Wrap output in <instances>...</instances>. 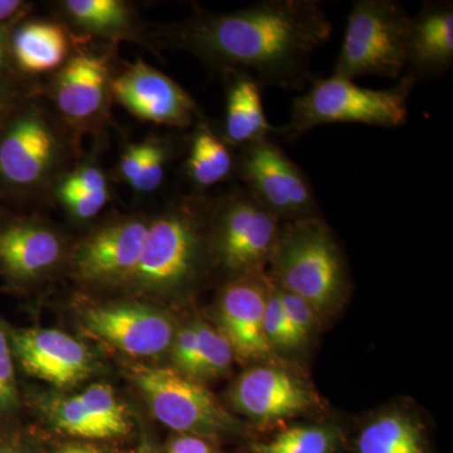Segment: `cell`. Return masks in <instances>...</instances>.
<instances>
[{
	"instance_id": "1",
	"label": "cell",
	"mask_w": 453,
	"mask_h": 453,
	"mask_svg": "<svg viewBox=\"0 0 453 453\" xmlns=\"http://www.w3.org/2000/svg\"><path fill=\"white\" fill-rule=\"evenodd\" d=\"M333 25L318 0H264L234 13L203 17L179 43L259 85L301 88L310 61L330 41Z\"/></svg>"
},
{
	"instance_id": "2",
	"label": "cell",
	"mask_w": 453,
	"mask_h": 453,
	"mask_svg": "<svg viewBox=\"0 0 453 453\" xmlns=\"http://www.w3.org/2000/svg\"><path fill=\"white\" fill-rule=\"evenodd\" d=\"M268 264L277 285L308 301L319 316L344 300L347 267L321 217L282 223Z\"/></svg>"
},
{
	"instance_id": "3",
	"label": "cell",
	"mask_w": 453,
	"mask_h": 453,
	"mask_svg": "<svg viewBox=\"0 0 453 453\" xmlns=\"http://www.w3.org/2000/svg\"><path fill=\"white\" fill-rule=\"evenodd\" d=\"M417 80L405 74L395 88L369 89L333 76L315 80L306 94L295 98L288 125L279 130L295 140L325 124H365L401 127L408 118V101Z\"/></svg>"
},
{
	"instance_id": "4",
	"label": "cell",
	"mask_w": 453,
	"mask_h": 453,
	"mask_svg": "<svg viewBox=\"0 0 453 453\" xmlns=\"http://www.w3.org/2000/svg\"><path fill=\"white\" fill-rule=\"evenodd\" d=\"M411 17L392 0H357L334 76L354 81L359 77L398 79L407 67Z\"/></svg>"
},
{
	"instance_id": "5",
	"label": "cell",
	"mask_w": 453,
	"mask_h": 453,
	"mask_svg": "<svg viewBox=\"0 0 453 453\" xmlns=\"http://www.w3.org/2000/svg\"><path fill=\"white\" fill-rule=\"evenodd\" d=\"M131 372L151 413L166 427L202 438L237 429L234 417L210 390L175 369L136 365Z\"/></svg>"
},
{
	"instance_id": "6",
	"label": "cell",
	"mask_w": 453,
	"mask_h": 453,
	"mask_svg": "<svg viewBox=\"0 0 453 453\" xmlns=\"http://www.w3.org/2000/svg\"><path fill=\"white\" fill-rule=\"evenodd\" d=\"M204 247L199 217L178 208L149 225L138 265L129 281L142 290L166 291L192 281Z\"/></svg>"
},
{
	"instance_id": "7",
	"label": "cell",
	"mask_w": 453,
	"mask_h": 453,
	"mask_svg": "<svg viewBox=\"0 0 453 453\" xmlns=\"http://www.w3.org/2000/svg\"><path fill=\"white\" fill-rule=\"evenodd\" d=\"M238 170L247 192L280 222L320 217L309 178L270 138L243 146Z\"/></svg>"
},
{
	"instance_id": "8",
	"label": "cell",
	"mask_w": 453,
	"mask_h": 453,
	"mask_svg": "<svg viewBox=\"0 0 453 453\" xmlns=\"http://www.w3.org/2000/svg\"><path fill=\"white\" fill-rule=\"evenodd\" d=\"M281 225L246 189L232 193L216 214L211 234L220 266L235 277L265 273Z\"/></svg>"
},
{
	"instance_id": "9",
	"label": "cell",
	"mask_w": 453,
	"mask_h": 453,
	"mask_svg": "<svg viewBox=\"0 0 453 453\" xmlns=\"http://www.w3.org/2000/svg\"><path fill=\"white\" fill-rule=\"evenodd\" d=\"M9 342L13 359L27 374L53 386H77L94 372L88 348L59 330H9Z\"/></svg>"
},
{
	"instance_id": "10",
	"label": "cell",
	"mask_w": 453,
	"mask_h": 453,
	"mask_svg": "<svg viewBox=\"0 0 453 453\" xmlns=\"http://www.w3.org/2000/svg\"><path fill=\"white\" fill-rule=\"evenodd\" d=\"M92 336L131 357H155L172 347L175 327L160 310L140 303L96 306L83 315Z\"/></svg>"
},
{
	"instance_id": "11",
	"label": "cell",
	"mask_w": 453,
	"mask_h": 453,
	"mask_svg": "<svg viewBox=\"0 0 453 453\" xmlns=\"http://www.w3.org/2000/svg\"><path fill=\"white\" fill-rule=\"evenodd\" d=\"M266 299V273L234 277L220 294L219 330L238 362H259L273 353L264 333Z\"/></svg>"
},
{
	"instance_id": "12",
	"label": "cell",
	"mask_w": 453,
	"mask_h": 453,
	"mask_svg": "<svg viewBox=\"0 0 453 453\" xmlns=\"http://www.w3.org/2000/svg\"><path fill=\"white\" fill-rule=\"evenodd\" d=\"M55 138L35 111H14L0 129V189L20 192L46 174Z\"/></svg>"
},
{
	"instance_id": "13",
	"label": "cell",
	"mask_w": 453,
	"mask_h": 453,
	"mask_svg": "<svg viewBox=\"0 0 453 453\" xmlns=\"http://www.w3.org/2000/svg\"><path fill=\"white\" fill-rule=\"evenodd\" d=\"M235 411L257 419L279 421L314 407L311 390L291 372L271 365H256L241 374L229 392Z\"/></svg>"
},
{
	"instance_id": "14",
	"label": "cell",
	"mask_w": 453,
	"mask_h": 453,
	"mask_svg": "<svg viewBox=\"0 0 453 453\" xmlns=\"http://www.w3.org/2000/svg\"><path fill=\"white\" fill-rule=\"evenodd\" d=\"M112 88L122 105L144 120L184 127L195 118L196 105L189 95L144 64L133 65L119 76Z\"/></svg>"
},
{
	"instance_id": "15",
	"label": "cell",
	"mask_w": 453,
	"mask_h": 453,
	"mask_svg": "<svg viewBox=\"0 0 453 453\" xmlns=\"http://www.w3.org/2000/svg\"><path fill=\"white\" fill-rule=\"evenodd\" d=\"M49 418L56 428L74 437L105 440L129 434L127 408L107 384H92L79 395L50 402Z\"/></svg>"
},
{
	"instance_id": "16",
	"label": "cell",
	"mask_w": 453,
	"mask_h": 453,
	"mask_svg": "<svg viewBox=\"0 0 453 453\" xmlns=\"http://www.w3.org/2000/svg\"><path fill=\"white\" fill-rule=\"evenodd\" d=\"M148 228L142 220H127L92 234L77 252L80 275L100 282L129 279L138 265Z\"/></svg>"
},
{
	"instance_id": "17",
	"label": "cell",
	"mask_w": 453,
	"mask_h": 453,
	"mask_svg": "<svg viewBox=\"0 0 453 453\" xmlns=\"http://www.w3.org/2000/svg\"><path fill=\"white\" fill-rule=\"evenodd\" d=\"M62 244L50 229L22 219L0 220V273L26 282L50 270L61 257Z\"/></svg>"
},
{
	"instance_id": "18",
	"label": "cell",
	"mask_w": 453,
	"mask_h": 453,
	"mask_svg": "<svg viewBox=\"0 0 453 453\" xmlns=\"http://www.w3.org/2000/svg\"><path fill=\"white\" fill-rule=\"evenodd\" d=\"M453 65V7L451 2H428L411 17L407 44L410 76H437Z\"/></svg>"
},
{
	"instance_id": "19",
	"label": "cell",
	"mask_w": 453,
	"mask_h": 453,
	"mask_svg": "<svg viewBox=\"0 0 453 453\" xmlns=\"http://www.w3.org/2000/svg\"><path fill=\"white\" fill-rule=\"evenodd\" d=\"M107 88V71L100 58L80 55L71 59L59 73L56 100L59 109L73 120L91 118L103 106Z\"/></svg>"
},
{
	"instance_id": "20",
	"label": "cell",
	"mask_w": 453,
	"mask_h": 453,
	"mask_svg": "<svg viewBox=\"0 0 453 453\" xmlns=\"http://www.w3.org/2000/svg\"><path fill=\"white\" fill-rule=\"evenodd\" d=\"M273 131L262 104L261 85L247 74L234 73L226 92V142L246 146L270 138Z\"/></svg>"
},
{
	"instance_id": "21",
	"label": "cell",
	"mask_w": 453,
	"mask_h": 453,
	"mask_svg": "<svg viewBox=\"0 0 453 453\" xmlns=\"http://www.w3.org/2000/svg\"><path fill=\"white\" fill-rule=\"evenodd\" d=\"M67 40L61 27L32 22L11 33L9 53L26 73H44L62 64L67 55Z\"/></svg>"
},
{
	"instance_id": "22",
	"label": "cell",
	"mask_w": 453,
	"mask_h": 453,
	"mask_svg": "<svg viewBox=\"0 0 453 453\" xmlns=\"http://www.w3.org/2000/svg\"><path fill=\"white\" fill-rule=\"evenodd\" d=\"M359 453H425L421 429L404 414H381L357 440Z\"/></svg>"
},
{
	"instance_id": "23",
	"label": "cell",
	"mask_w": 453,
	"mask_h": 453,
	"mask_svg": "<svg viewBox=\"0 0 453 453\" xmlns=\"http://www.w3.org/2000/svg\"><path fill=\"white\" fill-rule=\"evenodd\" d=\"M234 168V157L225 140L207 127H199L188 157V173L196 186H216L228 178Z\"/></svg>"
},
{
	"instance_id": "24",
	"label": "cell",
	"mask_w": 453,
	"mask_h": 453,
	"mask_svg": "<svg viewBox=\"0 0 453 453\" xmlns=\"http://www.w3.org/2000/svg\"><path fill=\"white\" fill-rule=\"evenodd\" d=\"M198 347L190 380H214L231 372L234 356L231 344L219 327L196 323Z\"/></svg>"
},
{
	"instance_id": "25",
	"label": "cell",
	"mask_w": 453,
	"mask_h": 453,
	"mask_svg": "<svg viewBox=\"0 0 453 453\" xmlns=\"http://www.w3.org/2000/svg\"><path fill=\"white\" fill-rule=\"evenodd\" d=\"M336 436L333 429L299 426L277 434L267 442L256 443L255 453H332Z\"/></svg>"
},
{
	"instance_id": "26",
	"label": "cell",
	"mask_w": 453,
	"mask_h": 453,
	"mask_svg": "<svg viewBox=\"0 0 453 453\" xmlns=\"http://www.w3.org/2000/svg\"><path fill=\"white\" fill-rule=\"evenodd\" d=\"M65 9L86 28L97 32H118L127 25L129 12L118 0H68Z\"/></svg>"
},
{
	"instance_id": "27",
	"label": "cell",
	"mask_w": 453,
	"mask_h": 453,
	"mask_svg": "<svg viewBox=\"0 0 453 453\" xmlns=\"http://www.w3.org/2000/svg\"><path fill=\"white\" fill-rule=\"evenodd\" d=\"M266 285L267 299L264 318L265 338L273 350H295L301 347L300 342L295 335L285 311H283L279 286L268 273H266Z\"/></svg>"
},
{
	"instance_id": "28",
	"label": "cell",
	"mask_w": 453,
	"mask_h": 453,
	"mask_svg": "<svg viewBox=\"0 0 453 453\" xmlns=\"http://www.w3.org/2000/svg\"><path fill=\"white\" fill-rule=\"evenodd\" d=\"M19 404L13 354L9 330L0 320V416L13 413Z\"/></svg>"
},
{
	"instance_id": "29",
	"label": "cell",
	"mask_w": 453,
	"mask_h": 453,
	"mask_svg": "<svg viewBox=\"0 0 453 453\" xmlns=\"http://www.w3.org/2000/svg\"><path fill=\"white\" fill-rule=\"evenodd\" d=\"M279 292L286 318H288V323H290L300 344L303 345L311 338L316 327H318V312L303 297L297 296V295L292 294V292L285 290L280 286Z\"/></svg>"
},
{
	"instance_id": "30",
	"label": "cell",
	"mask_w": 453,
	"mask_h": 453,
	"mask_svg": "<svg viewBox=\"0 0 453 453\" xmlns=\"http://www.w3.org/2000/svg\"><path fill=\"white\" fill-rule=\"evenodd\" d=\"M166 150L164 146L150 142L146 144L144 163L134 188L140 192H153L162 184L164 179V165H165Z\"/></svg>"
},
{
	"instance_id": "31",
	"label": "cell",
	"mask_w": 453,
	"mask_h": 453,
	"mask_svg": "<svg viewBox=\"0 0 453 453\" xmlns=\"http://www.w3.org/2000/svg\"><path fill=\"white\" fill-rule=\"evenodd\" d=\"M107 199H109V193H107V190H103V192L89 193V195L83 196L81 198L71 202L70 204H67V207L79 219H88L96 216L98 211L105 207Z\"/></svg>"
},
{
	"instance_id": "32",
	"label": "cell",
	"mask_w": 453,
	"mask_h": 453,
	"mask_svg": "<svg viewBox=\"0 0 453 453\" xmlns=\"http://www.w3.org/2000/svg\"><path fill=\"white\" fill-rule=\"evenodd\" d=\"M68 183L80 188L85 193L103 192L107 190L106 179L103 173L96 168H85L74 173L70 178L65 179Z\"/></svg>"
},
{
	"instance_id": "33",
	"label": "cell",
	"mask_w": 453,
	"mask_h": 453,
	"mask_svg": "<svg viewBox=\"0 0 453 453\" xmlns=\"http://www.w3.org/2000/svg\"><path fill=\"white\" fill-rule=\"evenodd\" d=\"M146 154V144L134 145L127 149L121 160V173L124 178L134 186L142 170Z\"/></svg>"
},
{
	"instance_id": "34",
	"label": "cell",
	"mask_w": 453,
	"mask_h": 453,
	"mask_svg": "<svg viewBox=\"0 0 453 453\" xmlns=\"http://www.w3.org/2000/svg\"><path fill=\"white\" fill-rule=\"evenodd\" d=\"M18 103V89L13 82L9 81L7 77L0 79V129L9 116L16 111Z\"/></svg>"
},
{
	"instance_id": "35",
	"label": "cell",
	"mask_w": 453,
	"mask_h": 453,
	"mask_svg": "<svg viewBox=\"0 0 453 453\" xmlns=\"http://www.w3.org/2000/svg\"><path fill=\"white\" fill-rule=\"evenodd\" d=\"M168 453H213L205 438L181 434L170 442Z\"/></svg>"
},
{
	"instance_id": "36",
	"label": "cell",
	"mask_w": 453,
	"mask_h": 453,
	"mask_svg": "<svg viewBox=\"0 0 453 453\" xmlns=\"http://www.w3.org/2000/svg\"><path fill=\"white\" fill-rule=\"evenodd\" d=\"M23 8L25 3L20 0H0V27L11 26Z\"/></svg>"
},
{
	"instance_id": "37",
	"label": "cell",
	"mask_w": 453,
	"mask_h": 453,
	"mask_svg": "<svg viewBox=\"0 0 453 453\" xmlns=\"http://www.w3.org/2000/svg\"><path fill=\"white\" fill-rule=\"evenodd\" d=\"M11 33V26L0 27V79L4 77L9 61H11V53H9Z\"/></svg>"
},
{
	"instance_id": "38",
	"label": "cell",
	"mask_w": 453,
	"mask_h": 453,
	"mask_svg": "<svg viewBox=\"0 0 453 453\" xmlns=\"http://www.w3.org/2000/svg\"><path fill=\"white\" fill-rule=\"evenodd\" d=\"M0 453H31L17 438L0 434Z\"/></svg>"
},
{
	"instance_id": "39",
	"label": "cell",
	"mask_w": 453,
	"mask_h": 453,
	"mask_svg": "<svg viewBox=\"0 0 453 453\" xmlns=\"http://www.w3.org/2000/svg\"><path fill=\"white\" fill-rule=\"evenodd\" d=\"M57 453H104L97 447L91 445H81V443H74V445H67L62 447Z\"/></svg>"
},
{
	"instance_id": "40",
	"label": "cell",
	"mask_w": 453,
	"mask_h": 453,
	"mask_svg": "<svg viewBox=\"0 0 453 453\" xmlns=\"http://www.w3.org/2000/svg\"><path fill=\"white\" fill-rule=\"evenodd\" d=\"M139 453H153V452H151V449H148V447H142V449H140Z\"/></svg>"
}]
</instances>
